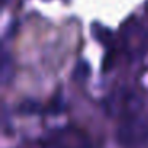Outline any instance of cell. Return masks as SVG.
Listing matches in <instances>:
<instances>
[{
  "label": "cell",
  "instance_id": "cell-1",
  "mask_svg": "<svg viewBox=\"0 0 148 148\" xmlns=\"http://www.w3.org/2000/svg\"><path fill=\"white\" fill-rule=\"evenodd\" d=\"M142 107H143L142 97L131 89L116 91V92H113L105 100L107 113L112 116H116V118H121V119L137 116L140 113Z\"/></svg>",
  "mask_w": 148,
  "mask_h": 148
},
{
  "label": "cell",
  "instance_id": "cell-2",
  "mask_svg": "<svg viewBox=\"0 0 148 148\" xmlns=\"http://www.w3.org/2000/svg\"><path fill=\"white\" fill-rule=\"evenodd\" d=\"M148 137V124L140 116L124 118L116 131V138L123 147H135L147 140Z\"/></svg>",
  "mask_w": 148,
  "mask_h": 148
},
{
  "label": "cell",
  "instance_id": "cell-3",
  "mask_svg": "<svg viewBox=\"0 0 148 148\" xmlns=\"http://www.w3.org/2000/svg\"><path fill=\"white\" fill-rule=\"evenodd\" d=\"M42 148H89V142L80 132L64 129L49 134V137L43 140Z\"/></svg>",
  "mask_w": 148,
  "mask_h": 148
},
{
  "label": "cell",
  "instance_id": "cell-4",
  "mask_svg": "<svg viewBox=\"0 0 148 148\" xmlns=\"http://www.w3.org/2000/svg\"><path fill=\"white\" fill-rule=\"evenodd\" d=\"M0 72H2V83L8 84L13 78V62H11L7 51H3V54H2V69H0Z\"/></svg>",
  "mask_w": 148,
  "mask_h": 148
},
{
  "label": "cell",
  "instance_id": "cell-5",
  "mask_svg": "<svg viewBox=\"0 0 148 148\" xmlns=\"http://www.w3.org/2000/svg\"><path fill=\"white\" fill-rule=\"evenodd\" d=\"M89 73H91L89 64L86 61H80V62H77V65L73 69V80L78 81V83H83V81L88 80Z\"/></svg>",
  "mask_w": 148,
  "mask_h": 148
},
{
  "label": "cell",
  "instance_id": "cell-6",
  "mask_svg": "<svg viewBox=\"0 0 148 148\" xmlns=\"http://www.w3.org/2000/svg\"><path fill=\"white\" fill-rule=\"evenodd\" d=\"M92 34H94V37H96L97 40H99L102 45H110L112 43V40H113V34L110 32L107 27H103V26H99V24H94V27H92Z\"/></svg>",
  "mask_w": 148,
  "mask_h": 148
},
{
  "label": "cell",
  "instance_id": "cell-7",
  "mask_svg": "<svg viewBox=\"0 0 148 148\" xmlns=\"http://www.w3.org/2000/svg\"><path fill=\"white\" fill-rule=\"evenodd\" d=\"M19 110L21 112H26V113H35V112H38V103L32 102V100H27V102L21 103Z\"/></svg>",
  "mask_w": 148,
  "mask_h": 148
},
{
  "label": "cell",
  "instance_id": "cell-8",
  "mask_svg": "<svg viewBox=\"0 0 148 148\" xmlns=\"http://www.w3.org/2000/svg\"><path fill=\"white\" fill-rule=\"evenodd\" d=\"M147 13H148V3H147Z\"/></svg>",
  "mask_w": 148,
  "mask_h": 148
}]
</instances>
